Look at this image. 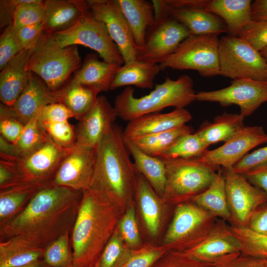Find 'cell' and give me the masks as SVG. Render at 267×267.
I'll return each instance as SVG.
<instances>
[{
    "label": "cell",
    "instance_id": "1",
    "mask_svg": "<svg viewBox=\"0 0 267 267\" xmlns=\"http://www.w3.org/2000/svg\"><path fill=\"white\" fill-rule=\"evenodd\" d=\"M82 191L50 182L44 185L25 209L0 225V241L23 235L43 247L71 231L78 212Z\"/></svg>",
    "mask_w": 267,
    "mask_h": 267
},
{
    "label": "cell",
    "instance_id": "2",
    "mask_svg": "<svg viewBox=\"0 0 267 267\" xmlns=\"http://www.w3.org/2000/svg\"><path fill=\"white\" fill-rule=\"evenodd\" d=\"M123 214L98 193L89 188L82 191L70 236L74 267H94Z\"/></svg>",
    "mask_w": 267,
    "mask_h": 267
},
{
    "label": "cell",
    "instance_id": "3",
    "mask_svg": "<svg viewBox=\"0 0 267 267\" xmlns=\"http://www.w3.org/2000/svg\"><path fill=\"white\" fill-rule=\"evenodd\" d=\"M123 130L114 123L97 145L89 188L103 196L124 213L135 202L138 173L125 145Z\"/></svg>",
    "mask_w": 267,
    "mask_h": 267
},
{
    "label": "cell",
    "instance_id": "4",
    "mask_svg": "<svg viewBox=\"0 0 267 267\" xmlns=\"http://www.w3.org/2000/svg\"><path fill=\"white\" fill-rule=\"evenodd\" d=\"M134 93L133 88L126 87L114 102L118 117L128 122L168 107L184 108L196 100V94L193 81L187 75L176 80L166 78L163 83L156 85L154 89L144 96L137 98Z\"/></svg>",
    "mask_w": 267,
    "mask_h": 267
},
{
    "label": "cell",
    "instance_id": "5",
    "mask_svg": "<svg viewBox=\"0 0 267 267\" xmlns=\"http://www.w3.org/2000/svg\"><path fill=\"white\" fill-rule=\"evenodd\" d=\"M166 183L162 200L168 206L190 201L211 184L216 168L194 158L162 159Z\"/></svg>",
    "mask_w": 267,
    "mask_h": 267
},
{
    "label": "cell",
    "instance_id": "6",
    "mask_svg": "<svg viewBox=\"0 0 267 267\" xmlns=\"http://www.w3.org/2000/svg\"><path fill=\"white\" fill-rule=\"evenodd\" d=\"M81 66L77 46L61 47L44 32L32 50L28 68L43 79L49 90L55 91Z\"/></svg>",
    "mask_w": 267,
    "mask_h": 267
},
{
    "label": "cell",
    "instance_id": "7",
    "mask_svg": "<svg viewBox=\"0 0 267 267\" xmlns=\"http://www.w3.org/2000/svg\"><path fill=\"white\" fill-rule=\"evenodd\" d=\"M155 21L147 29L143 46L137 49L136 59L152 64L164 61L190 34L172 16L161 0H152Z\"/></svg>",
    "mask_w": 267,
    "mask_h": 267
},
{
    "label": "cell",
    "instance_id": "8",
    "mask_svg": "<svg viewBox=\"0 0 267 267\" xmlns=\"http://www.w3.org/2000/svg\"><path fill=\"white\" fill-rule=\"evenodd\" d=\"M162 246L167 251L184 252L201 242L218 218L192 201L176 206Z\"/></svg>",
    "mask_w": 267,
    "mask_h": 267
},
{
    "label": "cell",
    "instance_id": "9",
    "mask_svg": "<svg viewBox=\"0 0 267 267\" xmlns=\"http://www.w3.org/2000/svg\"><path fill=\"white\" fill-rule=\"evenodd\" d=\"M48 34L61 47L82 45L96 51L104 62L120 65L124 63L105 25L94 17L89 7L71 27Z\"/></svg>",
    "mask_w": 267,
    "mask_h": 267
},
{
    "label": "cell",
    "instance_id": "10",
    "mask_svg": "<svg viewBox=\"0 0 267 267\" xmlns=\"http://www.w3.org/2000/svg\"><path fill=\"white\" fill-rule=\"evenodd\" d=\"M219 39L213 35L190 34L164 61L161 71L193 70L204 77L220 75Z\"/></svg>",
    "mask_w": 267,
    "mask_h": 267
},
{
    "label": "cell",
    "instance_id": "11",
    "mask_svg": "<svg viewBox=\"0 0 267 267\" xmlns=\"http://www.w3.org/2000/svg\"><path fill=\"white\" fill-rule=\"evenodd\" d=\"M220 75L233 80L267 81V62L244 39L229 35L219 40Z\"/></svg>",
    "mask_w": 267,
    "mask_h": 267
},
{
    "label": "cell",
    "instance_id": "12",
    "mask_svg": "<svg viewBox=\"0 0 267 267\" xmlns=\"http://www.w3.org/2000/svg\"><path fill=\"white\" fill-rule=\"evenodd\" d=\"M196 100L218 102L224 107L238 105L240 114L245 117L267 102V81L248 78L233 80L230 85L225 88L196 93Z\"/></svg>",
    "mask_w": 267,
    "mask_h": 267
},
{
    "label": "cell",
    "instance_id": "13",
    "mask_svg": "<svg viewBox=\"0 0 267 267\" xmlns=\"http://www.w3.org/2000/svg\"><path fill=\"white\" fill-rule=\"evenodd\" d=\"M222 170L231 217L230 224L247 227L255 211L267 202V196L242 175L234 172L232 169L222 168Z\"/></svg>",
    "mask_w": 267,
    "mask_h": 267
},
{
    "label": "cell",
    "instance_id": "14",
    "mask_svg": "<svg viewBox=\"0 0 267 267\" xmlns=\"http://www.w3.org/2000/svg\"><path fill=\"white\" fill-rule=\"evenodd\" d=\"M267 143V134L261 126H244L222 146L207 150L196 158L200 162L218 168L232 169L248 152Z\"/></svg>",
    "mask_w": 267,
    "mask_h": 267
},
{
    "label": "cell",
    "instance_id": "15",
    "mask_svg": "<svg viewBox=\"0 0 267 267\" xmlns=\"http://www.w3.org/2000/svg\"><path fill=\"white\" fill-rule=\"evenodd\" d=\"M94 17L105 25L125 63L136 59L137 47L132 33L116 0H86Z\"/></svg>",
    "mask_w": 267,
    "mask_h": 267
},
{
    "label": "cell",
    "instance_id": "16",
    "mask_svg": "<svg viewBox=\"0 0 267 267\" xmlns=\"http://www.w3.org/2000/svg\"><path fill=\"white\" fill-rule=\"evenodd\" d=\"M96 148L76 145L61 161L52 184L83 191L89 187L95 162Z\"/></svg>",
    "mask_w": 267,
    "mask_h": 267
},
{
    "label": "cell",
    "instance_id": "17",
    "mask_svg": "<svg viewBox=\"0 0 267 267\" xmlns=\"http://www.w3.org/2000/svg\"><path fill=\"white\" fill-rule=\"evenodd\" d=\"M118 115L114 107L103 95H99L79 120L76 145L96 148L103 136L115 123Z\"/></svg>",
    "mask_w": 267,
    "mask_h": 267
},
{
    "label": "cell",
    "instance_id": "18",
    "mask_svg": "<svg viewBox=\"0 0 267 267\" xmlns=\"http://www.w3.org/2000/svg\"><path fill=\"white\" fill-rule=\"evenodd\" d=\"M70 150L60 147L47 135L41 147L17 163L18 168L26 180L50 182Z\"/></svg>",
    "mask_w": 267,
    "mask_h": 267
},
{
    "label": "cell",
    "instance_id": "19",
    "mask_svg": "<svg viewBox=\"0 0 267 267\" xmlns=\"http://www.w3.org/2000/svg\"><path fill=\"white\" fill-rule=\"evenodd\" d=\"M184 252L199 261L214 264L225 257L241 252V246L229 225L218 219L201 242Z\"/></svg>",
    "mask_w": 267,
    "mask_h": 267
},
{
    "label": "cell",
    "instance_id": "20",
    "mask_svg": "<svg viewBox=\"0 0 267 267\" xmlns=\"http://www.w3.org/2000/svg\"><path fill=\"white\" fill-rule=\"evenodd\" d=\"M58 102L55 91H51L31 72L28 84L11 107L0 106L5 115L13 117L25 125L36 117L41 108Z\"/></svg>",
    "mask_w": 267,
    "mask_h": 267
},
{
    "label": "cell",
    "instance_id": "21",
    "mask_svg": "<svg viewBox=\"0 0 267 267\" xmlns=\"http://www.w3.org/2000/svg\"><path fill=\"white\" fill-rule=\"evenodd\" d=\"M192 119L185 108H175L166 113H152L138 117L129 122L123 130L125 139L133 140L145 135L180 127Z\"/></svg>",
    "mask_w": 267,
    "mask_h": 267
},
{
    "label": "cell",
    "instance_id": "22",
    "mask_svg": "<svg viewBox=\"0 0 267 267\" xmlns=\"http://www.w3.org/2000/svg\"><path fill=\"white\" fill-rule=\"evenodd\" d=\"M32 50H22L1 71L0 98L3 104L11 107L27 87L31 74L28 65Z\"/></svg>",
    "mask_w": 267,
    "mask_h": 267
},
{
    "label": "cell",
    "instance_id": "23",
    "mask_svg": "<svg viewBox=\"0 0 267 267\" xmlns=\"http://www.w3.org/2000/svg\"><path fill=\"white\" fill-rule=\"evenodd\" d=\"M135 203L146 231L151 237H156L160 232L168 206L164 204L147 180L138 173Z\"/></svg>",
    "mask_w": 267,
    "mask_h": 267
},
{
    "label": "cell",
    "instance_id": "24",
    "mask_svg": "<svg viewBox=\"0 0 267 267\" xmlns=\"http://www.w3.org/2000/svg\"><path fill=\"white\" fill-rule=\"evenodd\" d=\"M44 250L29 236H12L0 241V267H20L43 260Z\"/></svg>",
    "mask_w": 267,
    "mask_h": 267
},
{
    "label": "cell",
    "instance_id": "25",
    "mask_svg": "<svg viewBox=\"0 0 267 267\" xmlns=\"http://www.w3.org/2000/svg\"><path fill=\"white\" fill-rule=\"evenodd\" d=\"M88 7L86 0H44V32L52 34L67 29Z\"/></svg>",
    "mask_w": 267,
    "mask_h": 267
},
{
    "label": "cell",
    "instance_id": "26",
    "mask_svg": "<svg viewBox=\"0 0 267 267\" xmlns=\"http://www.w3.org/2000/svg\"><path fill=\"white\" fill-rule=\"evenodd\" d=\"M163 0L170 15L184 25L191 34L219 36L227 33L225 22L220 17L204 8H169Z\"/></svg>",
    "mask_w": 267,
    "mask_h": 267
},
{
    "label": "cell",
    "instance_id": "27",
    "mask_svg": "<svg viewBox=\"0 0 267 267\" xmlns=\"http://www.w3.org/2000/svg\"><path fill=\"white\" fill-rule=\"evenodd\" d=\"M251 0H209L204 9L220 17L228 35L238 37L252 21Z\"/></svg>",
    "mask_w": 267,
    "mask_h": 267
},
{
    "label": "cell",
    "instance_id": "28",
    "mask_svg": "<svg viewBox=\"0 0 267 267\" xmlns=\"http://www.w3.org/2000/svg\"><path fill=\"white\" fill-rule=\"evenodd\" d=\"M48 183L26 180L0 189V225L8 222L22 211L38 192Z\"/></svg>",
    "mask_w": 267,
    "mask_h": 267
},
{
    "label": "cell",
    "instance_id": "29",
    "mask_svg": "<svg viewBox=\"0 0 267 267\" xmlns=\"http://www.w3.org/2000/svg\"><path fill=\"white\" fill-rule=\"evenodd\" d=\"M122 65L101 61L96 54L90 53L75 74L73 80L101 91L110 89Z\"/></svg>",
    "mask_w": 267,
    "mask_h": 267
},
{
    "label": "cell",
    "instance_id": "30",
    "mask_svg": "<svg viewBox=\"0 0 267 267\" xmlns=\"http://www.w3.org/2000/svg\"><path fill=\"white\" fill-rule=\"evenodd\" d=\"M130 27L137 49L144 44L147 29L155 21L152 2L146 0H116Z\"/></svg>",
    "mask_w": 267,
    "mask_h": 267
},
{
    "label": "cell",
    "instance_id": "31",
    "mask_svg": "<svg viewBox=\"0 0 267 267\" xmlns=\"http://www.w3.org/2000/svg\"><path fill=\"white\" fill-rule=\"evenodd\" d=\"M124 139L129 153L134 158L136 171L144 177L162 198L166 179L164 161L145 153L132 140Z\"/></svg>",
    "mask_w": 267,
    "mask_h": 267
},
{
    "label": "cell",
    "instance_id": "32",
    "mask_svg": "<svg viewBox=\"0 0 267 267\" xmlns=\"http://www.w3.org/2000/svg\"><path fill=\"white\" fill-rule=\"evenodd\" d=\"M217 218L231 222V217L227 203L225 181L222 168L219 167L210 186L190 200Z\"/></svg>",
    "mask_w": 267,
    "mask_h": 267
},
{
    "label": "cell",
    "instance_id": "33",
    "mask_svg": "<svg viewBox=\"0 0 267 267\" xmlns=\"http://www.w3.org/2000/svg\"><path fill=\"white\" fill-rule=\"evenodd\" d=\"M160 71L159 64H152L137 60L125 63L119 69L110 89L130 86L151 89L154 86V79Z\"/></svg>",
    "mask_w": 267,
    "mask_h": 267
},
{
    "label": "cell",
    "instance_id": "34",
    "mask_svg": "<svg viewBox=\"0 0 267 267\" xmlns=\"http://www.w3.org/2000/svg\"><path fill=\"white\" fill-rule=\"evenodd\" d=\"M244 118L241 114L224 112L213 122H204L196 133L208 146L220 141L225 142L245 126Z\"/></svg>",
    "mask_w": 267,
    "mask_h": 267
},
{
    "label": "cell",
    "instance_id": "35",
    "mask_svg": "<svg viewBox=\"0 0 267 267\" xmlns=\"http://www.w3.org/2000/svg\"><path fill=\"white\" fill-rule=\"evenodd\" d=\"M99 92L73 80L55 91L58 102L68 107L79 121L92 106Z\"/></svg>",
    "mask_w": 267,
    "mask_h": 267
},
{
    "label": "cell",
    "instance_id": "36",
    "mask_svg": "<svg viewBox=\"0 0 267 267\" xmlns=\"http://www.w3.org/2000/svg\"><path fill=\"white\" fill-rule=\"evenodd\" d=\"M193 132V129L191 127L184 125L171 130L142 136L132 141L147 154L160 157L182 136Z\"/></svg>",
    "mask_w": 267,
    "mask_h": 267
},
{
    "label": "cell",
    "instance_id": "37",
    "mask_svg": "<svg viewBox=\"0 0 267 267\" xmlns=\"http://www.w3.org/2000/svg\"><path fill=\"white\" fill-rule=\"evenodd\" d=\"M167 251L162 245L150 243L135 248L126 246L115 267H152Z\"/></svg>",
    "mask_w": 267,
    "mask_h": 267
},
{
    "label": "cell",
    "instance_id": "38",
    "mask_svg": "<svg viewBox=\"0 0 267 267\" xmlns=\"http://www.w3.org/2000/svg\"><path fill=\"white\" fill-rule=\"evenodd\" d=\"M229 227L240 243L242 254L267 259V235L257 233L247 227H237L230 224Z\"/></svg>",
    "mask_w": 267,
    "mask_h": 267
},
{
    "label": "cell",
    "instance_id": "39",
    "mask_svg": "<svg viewBox=\"0 0 267 267\" xmlns=\"http://www.w3.org/2000/svg\"><path fill=\"white\" fill-rule=\"evenodd\" d=\"M208 147L196 133L187 134L179 138L158 158L162 159L197 158L201 156Z\"/></svg>",
    "mask_w": 267,
    "mask_h": 267
},
{
    "label": "cell",
    "instance_id": "40",
    "mask_svg": "<svg viewBox=\"0 0 267 267\" xmlns=\"http://www.w3.org/2000/svg\"><path fill=\"white\" fill-rule=\"evenodd\" d=\"M67 231L50 243L44 250L43 260L50 267H74L70 234Z\"/></svg>",
    "mask_w": 267,
    "mask_h": 267
},
{
    "label": "cell",
    "instance_id": "41",
    "mask_svg": "<svg viewBox=\"0 0 267 267\" xmlns=\"http://www.w3.org/2000/svg\"><path fill=\"white\" fill-rule=\"evenodd\" d=\"M44 1L19 0L15 9L12 28L15 32L21 28L43 21Z\"/></svg>",
    "mask_w": 267,
    "mask_h": 267
},
{
    "label": "cell",
    "instance_id": "42",
    "mask_svg": "<svg viewBox=\"0 0 267 267\" xmlns=\"http://www.w3.org/2000/svg\"><path fill=\"white\" fill-rule=\"evenodd\" d=\"M47 137V134L35 117L24 125L16 144L24 158L41 147Z\"/></svg>",
    "mask_w": 267,
    "mask_h": 267
},
{
    "label": "cell",
    "instance_id": "43",
    "mask_svg": "<svg viewBox=\"0 0 267 267\" xmlns=\"http://www.w3.org/2000/svg\"><path fill=\"white\" fill-rule=\"evenodd\" d=\"M135 204L134 202L128 206L117 225L126 245L131 248H137L142 244Z\"/></svg>",
    "mask_w": 267,
    "mask_h": 267
},
{
    "label": "cell",
    "instance_id": "44",
    "mask_svg": "<svg viewBox=\"0 0 267 267\" xmlns=\"http://www.w3.org/2000/svg\"><path fill=\"white\" fill-rule=\"evenodd\" d=\"M47 135L59 146L69 149L76 145V133L68 121L41 124Z\"/></svg>",
    "mask_w": 267,
    "mask_h": 267
},
{
    "label": "cell",
    "instance_id": "45",
    "mask_svg": "<svg viewBox=\"0 0 267 267\" xmlns=\"http://www.w3.org/2000/svg\"><path fill=\"white\" fill-rule=\"evenodd\" d=\"M126 246L117 226L94 267H115Z\"/></svg>",
    "mask_w": 267,
    "mask_h": 267
},
{
    "label": "cell",
    "instance_id": "46",
    "mask_svg": "<svg viewBox=\"0 0 267 267\" xmlns=\"http://www.w3.org/2000/svg\"><path fill=\"white\" fill-rule=\"evenodd\" d=\"M23 48L17 38L12 25L5 28L0 37V69L2 70L9 62Z\"/></svg>",
    "mask_w": 267,
    "mask_h": 267
},
{
    "label": "cell",
    "instance_id": "47",
    "mask_svg": "<svg viewBox=\"0 0 267 267\" xmlns=\"http://www.w3.org/2000/svg\"><path fill=\"white\" fill-rule=\"evenodd\" d=\"M154 267H210L185 252L168 251Z\"/></svg>",
    "mask_w": 267,
    "mask_h": 267
},
{
    "label": "cell",
    "instance_id": "48",
    "mask_svg": "<svg viewBox=\"0 0 267 267\" xmlns=\"http://www.w3.org/2000/svg\"><path fill=\"white\" fill-rule=\"evenodd\" d=\"M238 37L259 51L267 47V21H251Z\"/></svg>",
    "mask_w": 267,
    "mask_h": 267
},
{
    "label": "cell",
    "instance_id": "49",
    "mask_svg": "<svg viewBox=\"0 0 267 267\" xmlns=\"http://www.w3.org/2000/svg\"><path fill=\"white\" fill-rule=\"evenodd\" d=\"M41 124L48 123L68 121L74 115L70 109L60 102L52 103L44 106L36 116Z\"/></svg>",
    "mask_w": 267,
    "mask_h": 267
},
{
    "label": "cell",
    "instance_id": "50",
    "mask_svg": "<svg viewBox=\"0 0 267 267\" xmlns=\"http://www.w3.org/2000/svg\"><path fill=\"white\" fill-rule=\"evenodd\" d=\"M44 32L43 21L24 27L15 33L23 49L32 50L37 45Z\"/></svg>",
    "mask_w": 267,
    "mask_h": 267
},
{
    "label": "cell",
    "instance_id": "51",
    "mask_svg": "<svg viewBox=\"0 0 267 267\" xmlns=\"http://www.w3.org/2000/svg\"><path fill=\"white\" fill-rule=\"evenodd\" d=\"M267 164V146H266L246 155L232 167V170L242 175L255 168Z\"/></svg>",
    "mask_w": 267,
    "mask_h": 267
},
{
    "label": "cell",
    "instance_id": "52",
    "mask_svg": "<svg viewBox=\"0 0 267 267\" xmlns=\"http://www.w3.org/2000/svg\"><path fill=\"white\" fill-rule=\"evenodd\" d=\"M19 171L17 163L3 160L0 161V189L26 181Z\"/></svg>",
    "mask_w": 267,
    "mask_h": 267
},
{
    "label": "cell",
    "instance_id": "53",
    "mask_svg": "<svg viewBox=\"0 0 267 267\" xmlns=\"http://www.w3.org/2000/svg\"><path fill=\"white\" fill-rule=\"evenodd\" d=\"M264 260L240 252L225 257L214 265L216 267H266Z\"/></svg>",
    "mask_w": 267,
    "mask_h": 267
},
{
    "label": "cell",
    "instance_id": "54",
    "mask_svg": "<svg viewBox=\"0 0 267 267\" xmlns=\"http://www.w3.org/2000/svg\"><path fill=\"white\" fill-rule=\"evenodd\" d=\"M24 125L16 119L0 115V135L9 141L16 144Z\"/></svg>",
    "mask_w": 267,
    "mask_h": 267
},
{
    "label": "cell",
    "instance_id": "55",
    "mask_svg": "<svg viewBox=\"0 0 267 267\" xmlns=\"http://www.w3.org/2000/svg\"><path fill=\"white\" fill-rule=\"evenodd\" d=\"M247 227L257 233L267 236V202L255 211Z\"/></svg>",
    "mask_w": 267,
    "mask_h": 267
},
{
    "label": "cell",
    "instance_id": "56",
    "mask_svg": "<svg viewBox=\"0 0 267 267\" xmlns=\"http://www.w3.org/2000/svg\"><path fill=\"white\" fill-rule=\"evenodd\" d=\"M242 175L267 196V164L255 168Z\"/></svg>",
    "mask_w": 267,
    "mask_h": 267
},
{
    "label": "cell",
    "instance_id": "57",
    "mask_svg": "<svg viewBox=\"0 0 267 267\" xmlns=\"http://www.w3.org/2000/svg\"><path fill=\"white\" fill-rule=\"evenodd\" d=\"M0 159L18 163L23 158L21 152L16 144L13 143L0 135Z\"/></svg>",
    "mask_w": 267,
    "mask_h": 267
},
{
    "label": "cell",
    "instance_id": "58",
    "mask_svg": "<svg viewBox=\"0 0 267 267\" xmlns=\"http://www.w3.org/2000/svg\"><path fill=\"white\" fill-rule=\"evenodd\" d=\"M19 0H0V27L12 24L13 14Z\"/></svg>",
    "mask_w": 267,
    "mask_h": 267
},
{
    "label": "cell",
    "instance_id": "59",
    "mask_svg": "<svg viewBox=\"0 0 267 267\" xmlns=\"http://www.w3.org/2000/svg\"><path fill=\"white\" fill-rule=\"evenodd\" d=\"M169 8H204L209 0H164Z\"/></svg>",
    "mask_w": 267,
    "mask_h": 267
},
{
    "label": "cell",
    "instance_id": "60",
    "mask_svg": "<svg viewBox=\"0 0 267 267\" xmlns=\"http://www.w3.org/2000/svg\"><path fill=\"white\" fill-rule=\"evenodd\" d=\"M251 18L254 21H267V0H256L252 2Z\"/></svg>",
    "mask_w": 267,
    "mask_h": 267
},
{
    "label": "cell",
    "instance_id": "61",
    "mask_svg": "<svg viewBox=\"0 0 267 267\" xmlns=\"http://www.w3.org/2000/svg\"><path fill=\"white\" fill-rule=\"evenodd\" d=\"M49 267L44 262V261L41 260L38 262H36L35 263H33L32 264L26 265L22 267Z\"/></svg>",
    "mask_w": 267,
    "mask_h": 267
},
{
    "label": "cell",
    "instance_id": "62",
    "mask_svg": "<svg viewBox=\"0 0 267 267\" xmlns=\"http://www.w3.org/2000/svg\"><path fill=\"white\" fill-rule=\"evenodd\" d=\"M260 53L264 58V59L267 62V47L264 48L263 49L260 51Z\"/></svg>",
    "mask_w": 267,
    "mask_h": 267
},
{
    "label": "cell",
    "instance_id": "63",
    "mask_svg": "<svg viewBox=\"0 0 267 267\" xmlns=\"http://www.w3.org/2000/svg\"><path fill=\"white\" fill-rule=\"evenodd\" d=\"M264 263L266 267H267V259L264 260Z\"/></svg>",
    "mask_w": 267,
    "mask_h": 267
}]
</instances>
